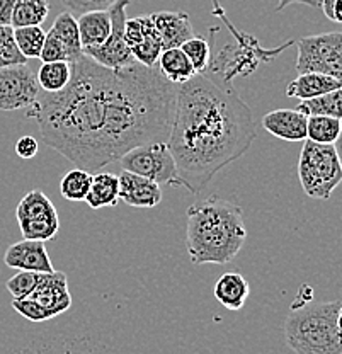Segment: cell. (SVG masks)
I'll return each mask as SVG.
<instances>
[{
  "instance_id": "1",
  "label": "cell",
  "mask_w": 342,
  "mask_h": 354,
  "mask_svg": "<svg viewBox=\"0 0 342 354\" xmlns=\"http://www.w3.org/2000/svg\"><path fill=\"white\" fill-rule=\"evenodd\" d=\"M178 86L157 66L108 68L82 55L60 92H41L28 109L48 147L97 172L138 145L167 142Z\"/></svg>"
},
{
  "instance_id": "2",
  "label": "cell",
  "mask_w": 342,
  "mask_h": 354,
  "mask_svg": "<svg viewBox=\"0 0 342 354\" xmlns=\"http://www.w3.org/2000/svg\"><path fill=\"white\" fill-rule=\"evenodd\" d=\"M256 138L252 111L231 82L196 73L178 86L167 145L181 187L198 194L228 164L245 155Z\"/></svg>"
},
{
  "instance_id": "3",
  "label": "cell",
  "mask_w": 342,
  "mask_h": 354,
  "mask_svg": "<svg viewBox=\"0 0 342 354\" xmlns=\"http://www.w3.org/2000/svg\"><path fill=\"white\" fill-rule=\"evenodd\" d=\"M186 247L193 264H227L247 241L244 212L234 201L209 196L186 212Z\"/></svg>"
},
{
  "instance_id": "4",
  "label": "cell",
  "mask_w": 342,
  "mask_h": 354,
  "mask_svg": "<svg viewBox=\"0 0 342 354\" xmlns=\"http://www.w3.org/2000/svg\"><path fill=\"white\" fill-rule=\"evenodd\" d=\"M341 301H295L285 322V337L296 354H342L337 326Z\"/></svg>"
},
{
  "instance_id": "5",
  "label": "cell",
  "mask_w": 342,
  "mask_h": 354,
  "mask_svg": "<svg viewBox=\"0 0 342 354\" xmlns=\"http://www.w3.org/2000/svg\"><path fill=\"white\" fill-rule=\"evenodd\" d=\"M211 14L223 21V24L230 31L231 38H234L220 50V53L213 58V62H209L208 70L205 72L208 75L223 80V82H231L235 77L251 75L260 64L273 60L279 53H283V51L295 44V41H288L283 44V46L267 50V48L260 46L259 39L254 38L252 35L235 28L231 21L227 17L222 6L213 7Z\"/></svg>"
},
{
  "instance_id": "6",
  "label": "cell",
  "mask_w": 342,
  "mask_h": 354,
  "mask_svg": "<svg viewBox=\"0 0 342 354\" xmlns=\"http://www.w3.org/2000/svg\"><path fill=\"white\" fill-rule=\"evenodd\" d=\"M298 177L308 198L329 199L342 183V165L336 147L305 140L298 160Z\"/></svg>"
},
{
  "instance_id": "7",
  "label": "cell",
  "mask_w": 342,
  "mask_h": 354,
  "mask_svg": "<svg viewBox=\"0 0 342 354\" xmlns=\"http://www.w3.org/2000/svg\"><path fill=\"white\" fill-rule=\"evenodd\" d=\"M117 164L121 165L123 171L152 179L160 186L165 184V186L181 187L175 158L169 149L167 142H153L135 147L121 155L117 158Z\"/></svg>"
},
{
  "instance_id": "8",
  "label": "cell",
  "mask_w": 342,
  "mask_h": 354,
  "mask_svg": "<svg viewBox=\"0 0 342 354\" xmlns=\"http://www.w3.org/2000/svg\"><path fill=\"white\" fill-rule=\"evenodd\" d=\"M296 72H319L342 84V32H322L298 39Z\"/></svg>"
},
{
  "instance_id": "9",
  "label": "cell",
  "mask_w": 342,
  "mask_h": 354,
  "mask_svg": "<svg viewBox=\"0 0 342 354\" xmlns=\"http://www.w3.org/2000/svg\"><path fill=\"white\" fill-rule=\"evenodd\" d=\"M21 234L29 241L48 242L60 230V216L57 208L43 191L32 189L21 199L16 209Z\"/></svg>"
},
{
  "instance_id": "10",
  "label": "cell",
  "mask_w": 342,
  "mask_h": 354,
  "mask_svg": "<svg viewBox=\"0 0 342 354\" xmlns=\"http://www.w3.org/2000/svg\"><path fill=\"white\" fill-rule=\"evenodd\" d=\"M130 0H116L109 7L111 14V35L104 43L94 48H86L84 55L92 58L95 64L108 66V68H123L131 64H137L126 38H124V24H126V9Z\"/></svg>"
},
{
  "instance_id": "11",
  "label": "cell",
  "mask_w": 342,
  "mask_h": 354,
  "mask_svg": "<svg viewBox=\"0 0 342 354\" xmlns=\"http://www.w3.org/2000/svg\"><path fill=\"white\" fill-rule=\"evenodd\" d=\"M39 94L38 77L28 64L0 68V111L29 109Z\"/></svg>"
},
{
  "instance_id": "12",
  "label": "cell",
  "mask_w": 342,
  "mask_h": 354,
  "mask_svg": "<svg viewBox=\"0 0 342 354\" xmlns=\"http://www.w3.org/2000/svg\"><path fill=\"white\" fill-rule=\"evenodd\" d=\"M124 38L133 53L135 60L145 66H157L160 53L164 51L160 36L150 16H138L126 19Z\"/></svg>"
},
{
  "instance_id": "13",
  "label": "cell",
  "mask_w": 342,
  "mask_h": 354,
  "mask_svg": "<svg viewBox=\"0 0 342 354\" xmlns=\"http://www.w3.org/2000/svg\"><path fill=\"white\" fill-rule=\"evenodd\" d=\"M28 298L43 305L53 317L65 313L72 307L67 274L60 271L39 272L38 285Z\"/></svg>"
},
{
  "instance_id": "14",
  "label": "cell",
  "mask_w": 342,
  "mask_h": 354,
  "mask_svg": "<svg viewBox=\"0 0 342 354\" xmlns=\"http://www.w3.org/2000/svg\"><path fill=\"white\" fill-rule=\"evenodd\" d=\"M3 263H6V266H9V268L17 269V271H55L50 259V254H48L46 250V242L29 241V239H23L21 242L12 243V245L6 250Z\"/></svg>"
},
{
  "instance_id": "15",
  "label": "cell",
  "mask_w": 342,
  "mask_h": 354,
  "mask_svg": "<svg viewBox=\"0 0 342 354\" xmlns=\"http://www.w3.org/2000/svg\"><path fill=\"white\" fill-rule=\"evenodd\" d=\"M120 199L133 208H155L162 201L160 184L123 171L120 174Z\"/></svg>"
},
{
  "instance_id": "16",
  "label": "cell",
  "mask_w": 342,
  "mask_h": 354,
  "mask_svg": "<svg viewBox=\"0 0 342 354\" xmlns=\"http://www.w3.org/2000/svg\"><path fill=\"white\" fill-rule=\"evenodd\" d=\"M308 116L295 109H274L263 118V127L271 135L286 142L307 140Z\"/></svg>"
},
{
  "instance_id": "17",
  "label": "cell",
  "mask_w": 342,
  "mask_h": 354,
  "mask_svg": "<svg viewBox=\"0 0 342 354\" xmlns=\"http://www.w3.org/2000/svg\"><path fill=\"white\" fill-rule=\"evenodd\" d=\"M150 17H152L157 32H159L164 50H169V48H181L182 43H186L187 39L196 36L187 12L160 10V12L150 14Z\"/></svg>"
},
{
  "instance_id": "18",
  "label": "cell",
  "mask_w": 342,
  "mask_h": 354,
  "mask_svg": "<svg viewBox=\"0 0 342 354\" xmlns=\"http://www.w3.org/2000/svg\"><path fill=\"white\" fill-rule=\"evenodd\" d=\"M213 295L220 305L231 310V312H238V310L244 308L245 301L251 295V286L240 272L230 271L220 276L216 285L213 286Z\"/></svg>"
},
{
  "instance_id": "19",
  "label": "cell",
  "mask_w": 342,
  "mask_h": 354,
  "mask_svg": "<svg viewBox=\"0 0 342 354\" xmlns=\"http://www.w3.org/2000/svg\"><path fill=\"white\" fill-rule=\"evenodd\" d=\"M341 87L342 84L339 80L332 79V77L325 75V73L305 72L298 73L296 79L288 84L286 95L288 97H296L300 101H307V99L319 97V95H323L327 92H332Z\"/></svg>"
},
{
  "instance_id": "20",
  "label": "cell",
  "mask_w": 342,
  "mask_h": 354,
  "mask_svg": "<svg viewBox=\"0 0 342 354\" xmlns=\"http://www.w3.org/2000/svg\"><path fill=\"white\" fill-rule=\"evenodd\" d=\"M82 48L99 46L111 35V14L108 10H91L77 19Z\"/></svg>"
},
{
  "instance_id": "21",
  "label": "cell",
  "mask_w": 342,
  "mask_h": 354,
  "mask_svg": "<svg viewBox=\"0 0 342 354\" xmlns=\"http://www.w3.org/2000/svg\"><path fill=\"white\" fill-rule=\"evenodd\" d=\"M120 201V176L111 172H97L92 176L91 189L86 203L92 209L111 208Z\"/></svg>"
},
{
  "instance_id": "22",
  "label": "cell",
  "mask_w": 342,
  "mask_h": 354,
  "mask_svg": "<svg viewBox=\"0 0 342 354\" xmlns=\"http://www.w3.org/2000/svg\"><path fill=\"white\" fill-rule=\"evenodd\" d=\"M157 68L169 82L175 84V86H181L196 75V70L181 48H169V50L162 51L159 62H157Z\"/></svg>"
},
{
  "instance_id": "23",
  "label": "cell",
  "mask_w": 342,
  "mask_h": 354,
  "mask_svg": "<svg viewBox=\"0 0 342 354\" xmlns=\"http://www.w3.org/2000/svg\"><path fill=\"white\" fill-rule=\"evenodd\" d=\"M50 35H53L55 38L60 39L67 46L70 55H72V64L84 55L82 43H80L79 24H77V19L73 17V14H70L68 10L67 12L58 14L53 26H51Z\"/></svg>"
},
{
  "instance_id": "24",
  "label": "cell",
  "mask_w": 342,
  "mask_h": 354,
  "mask_svg": "<svg viewBox=\"0 0 342 354\" xmlns=\"http://www.w3.org/2000/svg\"><path fill=\"white\" fill-rule=\"evenodd\" d=\"M38 84L43 92H60L72 79V64L68 62H48L38 70Z\"/></svg>"
},
{
  "instance_id": "25",
  "label": "cell",
  "mask_w": 342,
  "mask_h": 354,
  "mask_svg": "<svg viewBox=\"0 0 342 354\" xmlns=\"http://www.w3.org/2000/svg\"><path fill=\"white\" fill-rule=\"evenodd\" d=\"M296 109L307 116H332L342 120V87L319 97L301 101Z\"/></svg>"
},
{
  "instance_id": "26",
  "label": "cell",
  "mask_w": 342,
  "mask_h": 354,
  "mask_svg": "<svg viewBox=\"0 0 342 354\" xmlns=\"http://www.w3.org/2000/svg\"><path fill=\"white\" fill-rule=\"evenodd\" d=\"M50 3L48 0H16L12 14V28L41 26L48 19Z\"/></svg>"
},
{
  "instance_id": "27",
  "label": "cell",
  "mask_w": 342,
  "mask_h": 354,
  "mask_svg": "<svg viewBox=\"0 0 342 354\" xmlns=\"http://www.w3.org/2000/svg\"><path fill=\"white\" fill-rule=\"evenodd\" d=\"M342 130V120L332 116H308L307 140L323 145H334Z\"/></svg>"
},
{
  "instance_id": "28",
  "label": "cell",
  "mask_w": 342,
  "mask_h": 354,
  "mask_svg": "<svg viewBox=\"0 0 342 354\" xmlns=\"http://www.w3.org/2000/svg\"><path fill=\"white\" fill-rule=\"evenodd\" d=\"M91 183H92V172L86 171V169L82 167L72 169V171L67 172V174L61 177V183H60L61 196L73 203L86 201L87 193H89L91 189Z\"/></svg>"
},
{
  "instance_id": "29",
  "label": "cell",
  "mask_w": 342,
  "mask_h": 354,
  "mask_svg": "<svg viewBox=\"0 0 342 354\" xmlns=\"http://www.w3.org/2000/svg\"><path fill=\"white\" fill-rule=\"evenodd\" d=\"M14 38L19 50L29 60V58H39L46 32L43 31L41 26H23V28H14Z\"/></svg>"
},
{
  "instance_id": "30",
  "label": "cell",
  "mask_w": 342,
  "mask_h": 354,
  "mask_svg": "<svg viewBox=\"0 0 342 354\" xmlns=\"http://www.w3.org/2000/svg\"><path fill=\"white\" fill-rule=\"evenodd\" d=\"M26 64H28V58L17 46L16 38H14V28L2 26L0 28V68Z\"/></svg>"
},
{
  "instance_id": "31",
  "label": "cell",
  "mask_w": 342,
  "mask_h": 354,
  "mask_svg": "<svg viewBox=\"0 0 342 354\" xmlns=\"http://www.w3.org/2000/svg\"><path fill=\"white\" fill-rule=\"evenodd\" d=\"M181 50L187 55L196 73H205L208 70L209 62H211V48H209L208 39L201 38V36H193L181 44Z\"/></svg>"
},
{
  "instance_id": "32",
  "label": "cell",
  "mask_w": 342,
  "mask_h": 354,
  "mask_svg": "<svg viewBox=\"0 0 342 354\" xmlns=\"http://www.w3.org/2000/svg\"><path fill=\"white\" fill-rule=\"evenodd\" d=\"M38 279L39 272L19 271L6 283L7 291H9L14 298H28L29 295L35 291L36 285H38Z\"/></svg>"
},
{
  "instance_id": "33",
  "label": "cell",
  "mask_w": 342,
  "mask_h": 354,
  "mask_svg": "<svg viewBox=\"0 0 342 354\" xmlns=\"http://www.w3.org/2000/svg\"><path fill=\"white\" fill-rule=\"evenodd\" d=\"M12 307L17 313H21L24 319L31 320V322H46V320L53 319V315L43 305L31 300V298H14Z\"/></svg>"
},
{
  "instance_id": "34",
  "label": "cell",
  "mask_w": 342,
  "mask_h": 354,
  "mask_svg": "<svg viewBox=\"0 0 342 354\" xmlns=\"http://www.w3.org/2000/svg\"><path fill=\"white\" fill-rule=\"evenodd\" d=\"M39 60L43 64H48V62H68V64H72V55H70L67 46L60 39H57L53 35L46 32V39L45 44H43Z\"/></svg>"
},
{
  "instance_id": "35",
  "label": "cell",
  "mask_w": 342,
  "mask_h": 354,
  "mask_svg": "<svg viewBox=\"0 0 342 354\" xmlns=\"http://www.w3.org/2000/svg\"><path fill=\"white\" fill-rule=\"evenodd\" d=\"M114 2L116 0H60L61 6L70 14H79V16L91 10H108Z\"/></svg>"
},
{
  "instance_id": "36",
  "label": "cell",
  "mask_w": 342,
  "mask_h": 354,
  "mask_svg": "<svg viewBox=\"0 0 342 354\" xmlns=\"http://www.w3.org/2000/svg\"><path fill=\"white\" fill-rule=\"evenodd\" d=\"M38 140L31 135L21 136L16 142V153L17 157L24 158V160H29V158H35L36 153H38Z\"/></svg>"
},
{
  "instance_id": "37",
  "label": "cell",
  "mask_w": 342,
  "mask_h": 354,
  "mask_svg": "<svg viewBox=\"0 0 342 354\" xmlns=\"http://www.w3.org/2000/svg\"><path fill=\"white\" fill-rule=\"evenodd\" d=\"M320 9L325 14L327 19L342 24V0H322Z\"/></svg>"
},
{
  "instance_id": "38",
  "label": "cell",
  "mask_w": 342,
  "mask_h": 354,
  "mask_svg": "<svg viewBox=\"0 0 342 354\" xmlns=\"http://www.w3.org/2000/svg\"><path fill=\"white\" fill-rule=\"evenodd\" d=\"M16 0H0V28L12 26V14Z\"/></svg>"
},
{
  "instance_id": "39",
  "label": "cell",
  "mask_w": 342,
  "mask_h": 354,
  "mask_svg": "<svg viewBox=\"0 0 342 354\" xmlns=\"http://www.w3.org/2000/svg\"><path fill=\"white\" fill-rule=\"evenodd\" d=\"M211 3H213V7L222 6V3H220V0H211ZM289 3H303V6L320 7V2H317V0H279L278 7H276V12H279V10H283L285 7H288Z\"/></svg>"
},
{
  "instance_id": "40",
  "label": "cell",
  "mask_w": 342,
  "mask_h": 354,
  "mask_svg": "<svg viewBox=\"0 0 342 354\" xmlns=\"http://www.w3.org/2000/svg\"><path fill=\"white\" fill-rule=\"evenodd\" d=\"M334 147H336V152H337V155H339V160H341V165H342V130H341L339 138H337V142L334 143Z\"/></svg>"
},
{
  "instance_id": "41",
  "label": "cell",
  "mask_w": 342,
  "mask_h": 354,
  "mask_svg": "<svg viewBox=\"0 0 342 354\" xmlns=\"http://www.w3.org/2000/svg\"><path fill=\"white\" fill-rule=\"evenodd\" d=\"M337 326H339V330L342 332V305L339 308V313H337Z\"/></svg>"
}]
</instances>
